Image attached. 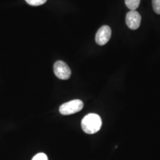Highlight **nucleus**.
Segmentation results:
<instances>
[{"instance_id":"423d86ee","label":"nucleus","mask_w":160,"mask_h":160,"mask_svg":"<svg viewBox=\"0 0 160 160\" xmlns=\"http://www.w3.org/2000/svg\"><path fill=\"white\" fill-rule=\"evenodd\" d=\"M141 0H125V4L127 7L131 10H136L139 6Z\"/></svg>"},{"instance_id":"f257e3e1","label":"nucleus","mask_w":160,"mask_h":160,"mask_svg":"<svg viewBox=\"0 0 160 160\" xmlns=\"http://www.w3.org/2000/svg\"><path fill=\"white\" fill-rule=\"evenodd\" d=\"M102 125L100 116L95 113L86 115L81 121V127L83 131L88 134H94L100 131Z\"/></svg>"},{"instance_id":"39448f33","label":"nucleus","mask_w":160,"mask_h":160,"mask_svg":"<svg viewBox=\"0 0 160 160\" xmlns=\"http://www.w3.org/2000/svg\"><path fill=\"white\" fill-rule=\"evenodd\" d=\"M141 16L136 10H131L126 14V23L128 27L132 30H137L140 26Z\"/></svg>"},{"instance_id":"1a4fd4ad","label":"nucleus","mask_w":160,"mask_h":160,"mask_svg":"<svg viewBox=\"0 0 160 160\" xmlns=\"http://www.w3.org/2000/svg\"><path fill=\"white\" fill-rule=\"evenodd\" d=\"M32 160H48V157L44 153H39L36 155Z\"/></svg>"},{"instance_id":"6e6552de","label":"nucleus","mask_w":160,"mask_h":160,"mask_svg":"<svg viewBox=\"0 0 160 160\" xmlns=\"http://www.w3.org/2000/svg\"><path fill=\"white\" fill-rule=\"evenodd\" d=\"M152 7L154 12L160 14V0H152Z\"/></svg>"},{"instance_id":"7ed1b4c3","label":"nucleus","mask_w":160,"mask_h":160,"mask_svg":"<svg viewBox=\"0 0 160 160\" xmlns=\"http://www.w3.org/2000/svg\"><path fill=\"white\" fill-rule=\"evenodd\" d=\"M55 75L61 80H68L71 75V71L68 65L62 61H57L53 66Z\"/></svg>"},{"instance_id":"0eeeda50","label":"nucleus","mask_w":160,"mask_h":160,"mask_svg":"<svg viewBox=\"0 0 160 160\" xmlns=\"http://www.w3.org/2000/svg\"><path fill=\"white\" fill-rule=\"evenodd\" d=\"M26 2L32 6H39L43 5L47 1V0H25Z\"/></svg>"},{"instance_id":"f03ea898","label":"nucleus","mask_w":160,"mask_h":160,"mask_svg":"<svg viewBox=\"0 0 160 160\" xmlns=\"http://www.w3.org/2000/svg\"><path fill=\"white\" fill-rule=\"evenodd\" d=\"M83 107L84 103L81 100H73L62 104L59 108V112L62 115L75 114L81 111Z\"/></svg>"},{"instance_id":"20e7f679","label":"nucleus","mask_w":160,"mask_h":160,"mask_svg":"<svg viewBox=\"0 0 160 160\" xmlns=\"http://www.w3.org/2000/svg\"><path fill=\"white\" fill-rule=\"evenodd\" d=\"M112 35V30L107 26H103L97 31L96 34V42L100 46L106 45L109 42Z\"/></svg>"}]
</instances>
